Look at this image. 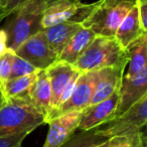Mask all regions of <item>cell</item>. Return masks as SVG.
Instances as JSON below:
<instances>
[{
	"label": "cell",
	"instance_id": "1",
	"mask_svg": "<svg viewBox=\"0 0 147 147\" xmlns=\"http://www.w3.org/2000/svg\"><path fill=\"white\" fill-rule=\"evenodd\" d=\"M129 55L115 36L96 35L85 51L74 63L81 73L99 71L109 67H126Z\"/></svg>",
	"mask_w": 147,
	"mask_h": 147
},
{
	"label": "cell",
	"instance_id": "2",
	"mask_svg": "<svg viewBox=\"0 0 147 147\" xmlns=\"http://www.w3.org/2000/svg\"><path fill=\"white\" fill-rule=\"evenodd\" d=\"M51 0H31L10 15L3 26L7 47L15 51L26 39L41 31V18Z\"/></svg>",
	"mask_w": 147,
	"mask_h": 147
},
{
	"label": "cell",
	"instance_id": "3",
	"mask_svg": "<svg viewBox=\"0 0 147 147\" xmlns=\"http://www.w3.org/2000/svg\"><path fill=\"white\" fill-rule=\"evenodd\" d=\"M47 124L45 118L27 98L7 99L0 108V138L21 134Z\"/></svg>",
	"mask_w": 147,
	"mask_h": 147
},
{
	"label": "cell",
	"instance_id": "4",
	"mask_svg": "<svg viewBox=\"0 0 147 147\" xmlns=\"http://www.w3.org/2000/svg\"><path fill=\"white\" fill-rule=\"evenodd\" d=\"M135 5L136 0H98L82 25L96 35L115 36L120 23Z\"/></svg>",
	"mask_w": 147,
	"mask_h": 147
},
{
	"label": "cell",
	"instance_id": "5",
	"mask_svg": "<svg viewBox=\"0 0 147 147\" xmlns=\"http://www.w3.org/2000/svg\"><path fill=\"white\" fill-rule=\"evenodd\" d=\"M147 122V95L125 111L105 124L95 128L98 134L107 139L138 134Z\"/></svg>",
	"mask_w": 147,
	"mask_h": 147
},
{
	"label": "cell",
	"instance_id": "6",
	"mask_svg": "<svg viewBox=\"0 0 147 147\" xmlns=\"http://www.w3.org/2000/svg\"><path fill=\"white\" fill-rule=\"evenodd\" d=\"M97 4L83 3L75 0H51L43 12L41 28L45 29L61 22L73 21L81 23L90 15Z\"/></svg>",
	"mask_w": 147,
	"mask_h": 147
},
{
	"label": "cell",
	"instance_id": "7",
	"mask_svg": "<svg viewBox=\"0 0 147 147\" xmlns=\"http://www.w3.org/2000/svg\"><path fill=\"white\" fill-rule=\"evenodd\" d=\"M14 53L27 61L37 69H47L59 61L49 47L42 30L26 39Z\"/></svg>",
	"mask_w": 147,
	"mask_h": 147
},
{
	"label": "cell",
	"instance_id": "8",
	"mask_svg": "<svg viewBox=\"0 0 147 147\" xmlns=\"http://www.w3.org/2000/svg\"><path fill=\"white\" fill-rule=\"evenodd\" d=\"M95 84H96V71L81 73L71 95L65 103L59 106L53 117L69 112L83 111L90 106Z\"/></svg>",
	"mask_w": 147,
	"mask_h": 147
},
{
	"label": "cell",
	"instance_id": "9",
	"mask_svg": "<svg viewBox=\"0 0 147 147\" xmlns=\"http://www.w3.org/2000/svg\"><path fill=\"white\" fill-rule=\"evenodd\" d=\"M45 71H47L51 89V114H49V121L53 117V115L55 114L57 109H59V104H61V96H63L65 88L69 84L71 79L78 73H81V71H79L71 63H67L65 61H55L51 67H47Z\"/></svg>",
	"mask_w": 147,
	"mask_h": 147
},
{
	"label": "cell",
	"instance_id": "10",
	"mask_svg": "<svg viewBox=\"0 0 147 147\" xmlns=\"http://www.w3.org/2000/svg\"><path fill=\"white\" fill-rule=\"evenodd\" d=\"M82 111L59 115L47 122L49 132L42 147H59L78 130Z\"/></svg>",
	"mask_w": 147,
	"mask_h": 147
},
{
	"label": "cell",
	"instance_id": "11",
	"mask_svg": "<svg viewBox=\"0 0 147 147\" xmlns=\"http://www.w3.org/2000/svg\"><path fill=\"white\" fill-rule=\"evenodd\" d=\"M119 102V92L82 111L79 131H89L105 124L115 117Z\"/></svg>",
	"mask_w": 147,
	"mask_h": 147
},
{
	"label": "cell",
	"instance_id": "12",
	"mask_svg": "<svg viewBox=\"0 0 147 147\" xmlns=\"http://www.w3.org/2000/svg\"><path fill=\"white\" fill-rule=\"evenodd\" d=\"M145 95H147V69L134 77L123 76L115 117L123 114Z\"/></svg>",
	"mask_w": 147,
	"mask_h": 147
},
{
	"label": "cell",
	"instance_id": "13",
	"mask_svg": "<svg viewBox=\"0 0 147 147\" xmlns=\"http://www.w3.org/2000/svg\"><path fill=\"white\" fill-rule=\"evenodd\" d=\"M125 69L122 67H109L96 71V84L90 105H95L119 92Z\"/></svg>",
	"mask_w": 147,
	"mask_h": 147
},
{
	"label": "cell",
	"instance_id": "14",
	"mask_svg": "<svg viewBox=\"0 0 147 147\" xmlns=\"http://www.w3.org/2000/svg\"><path fill=\"white\" fill-rule=\"evenodd\" d=\"M28 100L32 106L45 116L47 123L51 114V89L45 69H38L35 74L31 88L28 93Z\"/></svg>",
	"mask_w": 147,
	"mask_h": 147
},
{
	"label": "cell",
	"instance_id": "15",
	"mask_svg": "<svg viewBox=\"0 0 147 147\" xmlns=\"http://www.w3.org/2000/svg\"><path fill=\"white\" fill-rule=\"evenodd\" d=\"M81 27H82L81 23L67 21L42 29L49 47L57 57V59L65 45Z\"/></svg>",
	"mask_w": 147,
	"mask_h": 147
},
{
	"label": "cell",
	"instance_id": "16",
	"mask_svg": "<svg viewBox=\"0 0 147 147\" xmlns=\"http://www.w3.org/2000/svg\"><path fill=\"white\" fill-rule=\"evenodd\" d=\"M95 37L96 34L90 28H87L82 25V27L71 36L69 42L63 47L61 55H59V61H65L74 65V63L90 45Z\"/></svg>",
	"mask_w": 147,
	"mask_h": 147
},
{
	"label": "cell",
	"instance_id": "17",
	"mask_svg": "<svg viewBox=\"0 0 147 147\" xmlns=\"http://www.w3.org/2000/svg\"><path fill=\"white\" fill-rule=\"evenodd\" d=\"M129 61L125 77H134L147 69V33L142 34L128 47Z\"/></svg>",
	"mask_w": 147,
	"mask_h": 147
},
{
	"label": "cell",
	"instance_id": "18",
	"mask_svg": "<svg viewBox=\"0 0 147 147\" xmlns=\"http://www.w3.org/2000/svg\"><path fill=\"white\" fill-rule=\"evenodd\" d=\"M144 33L147 32H144L143 29L141 28L138 14H137V8L135 5L120 23L119 27L117 28L116 33H115V37L121 43V45L127 49V47L133 41L136 40L138 37H140Z\"/></svg>",
	"mask_w": 147,
	"mask_h": 147
},
{
	"label": "cell",
	"instance_id": "19",
	"mask_svg": "<svg viewBox=\"0 0 147 147\" xmlns=\"http://www.w3.org/2000/svg\"><path fill=\"white\" fill-rule=\"evenodd\" d=\"M37 73V71H36ZM35 73V74H36ZM35 74L20 78L9 79L2 84V89L6 99L11 98H27L35 78Z\"/></svg>",
	"mask_w": 147,
	"mask_h": 147
},
{
	"label": "cell",
	"instance_id": "20",
	"mask_svg": "<svg viewBox=\"0 0 147 147\" xmlns=\"http://www.w3.org/2000/svg\"><path fill=\"white\" fill-rule=\"evenodd\" d=\"M108 140L95 131H79L75 133L69 140H67L59 147H94L104 141Z\"/></svg>",
	"mask_w": 147,
	"mask_h": 147
},
{
	"label": "cell",
	"instance_id": "21",
	"mask_svg": "<svg viewBox=\"0 0 147 147\" xmlns=\"http://www.w3.org/2000/svg\"><path fill=\"white\" fill-rule=\"evenodd\" d=\"M38 71L35 69L31 63H29L27 61L23 59L22 57H18L14 53L12 61V65H11V73L9 79L20 78V77L30 76L33 75Z\"/></svg>",
	"mask_w": 147,
	"mask_h": 147
},
{
	"label": "cell",
	"instance_id": "22",
	"mask_svg": "<svg viewBox=\"0 0 147 147\" xmlns=\"http://www.w3.org/2000/svg\"><path fill=\"white\" fill-rule=\"evenodd\" d=\"M13 57H14V51L9 49L3 55H0V84L1 85L9 80Z\"/></svg>",
	"mask_w": 147,
	"mask_h": 147
},
{
	"label": "cell",
	"instance_id": "23",
	"mask_svg": "<svg viewBox=\"0 0 147 147\" xmlns=\"http://www.w3.org/2000/svg\"><path fill=\"white\" fill-rule=\"evenodd\" d=\"M28 134H30V133L24 132L21 134L0 138V147H21L23 140L26 138Z\"/></svg>",
	"mask_w": 147,
	"mask_h": 147
},
{
	"label": "cell",
	"instance_id": "24",
	"mask_svg": "<svg viewBox=\"0 0 147 147\" xmlns=\"http://www.w3.org/2000/svg\"><path fill=\"white\" fill-rule=\"evenodd\" d=\"M139 23L144 32H147V0H136Z\"/></svg>",
	"mask_w": 147,
	"mask_h": 147
},
{
	"label": "cell",
	"instance_id": "25",
	"mask_svg": "<svg viewBox=\"0 0 147 147\" xmlns=\"http://www.w3.org/2000/svg\"><path fill=\"white\" fill-rule=\"evenodd\" d=\"M31 0H7L5 6L2 8V18H6L9 17L13 12L23 6L24 4L28 3Z\"/></svg>",
	"mask_w": 147,
	"mask_h": 147
},
{
	"label": "cell",
	"instance_id": "26",
	"mask_svg": "<svg viewBox=\"0 0 147 147\" xmlns=\"http://www.w3.org/2000/svg\"><path fill=\"white\" fill-rule=\"evenodd\" d=\"M8 49L7 47V36L5 31L0 28V55H3Z\"/></svg>",
	"mask_w": 147,
	"mask_h": 147
},
{
	"label": "cell",
	"instance_id": "27",
	"mask_svg": "<svg viewBox=\"0 0 147 147\" xmlns=\"http://www.w3.org/2000/svg\"><path fill=\"white\" fill-rule=\"evenodd\" d=\"M7 99L4 95V92H3V89H2V85L0 84V108L3 106V105L6 103Z\"/></svg>",
	"mask_w": 147,
	"mask_h": 147
},
{
	"label": "cell",
	"instance_id": "28",
	"mask_svg": "<svg viewBox=\"0 0 147 147\" xmlns=\"http://www.w3.org/2000/svg\"><path fill=\"white\" fill-rule=\"evenodd\" d=\"M111 142H112V139L110 138V139H108V140L104 141V142L100 143V144L96 145V146H94V147H109L111 145Z\"/></svg>",
	"mask_w": 147,
	"mask_h": 147
},
{
	"label": "cell",
	"instance_id": "29",
	"mask_svg": "<svg viewBox=\"0 0 147 147\" xmlns=\"http://www.w3.org/2000/svg\"><path fill=\"white\" fill-rule=\"evenodd\" d=\"M3 20L2 18V6H1V2H0V22Z\"/></svg>",
	"mask_w": 147,
	"mask_h": 147
},
{
	"label": "cell",
	"instance_id": "30",
	"mask_svg": "<svg viewBox=\"0 0 147 147\" xmlns=\"http://www.w3.org/2000/svg\"><path fill=\"white\" fill-rule=\"evenodd\" d=\"M0 2H1V6H2V8L5 6V4H6L7 0H0Z\"/></svg>",
	"mask_w": 147,
	"mask_h": 147
},
{
	"label": "cell",
	"instance_id": "31",
	"mask_svg": "<svg viewBox=\"0 0 147 147\" xmlns=\"http://www.w3.org/2000/svg\"><path fill=\"white\" fill-rule=\"evenodd\" d=\"M75 1H81V0H75Z\"/></svg>",
	"mask_w": 147,
	"mask_h": 147
},
{
	"label": "cell",
	"instance_id": "32",
	"mask_svg": "<svg viewBox=\"0 0 147 147\" xmlns=\"http://www.w3.org/2000/svg\"><path fill=\"white\" fill-rule=\"evenodd\" d=\"M141 147H145V145H142V146H141Z\"/></svg>",
	"mask_w": 147,
	"mask_h": 147
}]
</instances>
